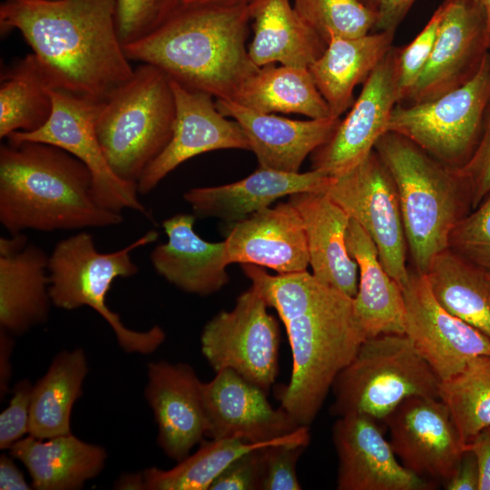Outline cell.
Wrapping results in <instances>:
<instances>
[{
    "mask_svg": "<svg viewBox=\"0 0 490 490\" xmlns=\"http://www.w3.org/2000/svg\"><path fill=\"white\" fill-rule=\"evenodd\" d=\"M439 304L490 338V277L450 250L435 257L426 273Z\"/></svg>",
    "mask_w": 490,
    "mask_h": 490,
    "instance_id": "obj_33",
    "label": "cell"
},
{
    "mask_svg": "<svg viewBox=\"0 0 490 490\" xmlns=\"http://www.w3.org/2000/svg\"><path fill=\"white\" fill-rule=\"evenodd\" d=\"M147 377L144 394L157 424V443L180 462L206 436L202 382L188 364L165 360L150 362Z\"/></svg>",
    "mask_w": 490,
    "mask_h": 490,
    "instance_id": "obj_20",
    "label": "cell"
},
{
    "mask_svg": "<svg viewBox=\"0 0 490 490\" xmlns=\"http://www.w3.org/2000/svg\"><path fill=\"white\" fill-rule=\"evenodd\" d=\"M87 373V358L81 348L54 357L45 374L33 385L30 436L47 439L72 433V409L83 394Z\"/></svg>",
    "mask_w": 490,
    "mask_h": 490,
    "instance_id": "obj_31",
    "label": "cell"
},
{
    "mask_svg": "<svg viewBox=\"0 0 490 490\" xmlns=\"http://www.w3.org/2000/svg\"><path fill=\"white\" fill-rule=\"evenodd\" d=\"M305 229L309 262L313 276L349 298L358 286V266L347 247L350 218L325 191L289 196Z\"/></svg>",
    "mask_w": 490,
    "mask_h": 490,
    "instance_id": "obj_24",
    "label": "cell"
},
{
    "mask_svg": "<svg viewBox=\"0 0 490 490\" xmlns=\"http://www.w3.org/2000/svg\"><path fill=\"white\" fill-rule=\"evenodd\" d=\"M401 464L423 478L448 481L466 446L446 405L437 397L413 396L384 421Z\"/></svg>",
    "mask_w": 490,
    "mask_h": 490,
    "instance_id": "obj_15",
    "label": "cell"
},
{
    "mask_svg": "<svg viewBox=\"0 0 490 490\" xmlns=\"http://www.w3.org/2000/svg\"><path fill=\"white\" fill-rule=\"evenodd\" d=\"M93 189L90 170L62 148L33 141L0 147V222L11 235L121 224L122 213L98 204Z\"/></svg>",
    "mask_w": 490,
    "mask_h": 490,
    "instance_id": "obj_4",
    "label": "cell"
},
{
    "mask_svg": "<svg viewBox=\"0 0 490 490\" xmlns=\"http://www.w3.org/2000/svg\"><path fill=\"white\" fill-rule=\"evenodd\" d=\"M490 103V51L476 75L436 99L397 103L388 131L415 142L441 162L459 169L474 153Z\"/></svg>",
    "mask_w": 490,
    "mask_h": 490,
    "instance_id": "obj_9",
    "label": "cell"
},
{
    "mask_svg": "<svg viewBox=\"0 0 490 490\" xmlns=\"http://www.w3.org/2000/svg\"><path fill=\"white\" fill-rule=\"evenodd\" d=\"M374 150L395 181L414 270L426 274L470 205L466 184L456 168L395 132H385Z\"/></svg>",
    "mask_w": 490,
    "mask_h": 490,
    "instance_id": "obj_5",
    "label": "cell"
},
{
    "mask_svg": "<svg viewBox=\"0 0 490 490\" xmlns=\"http://www.w3.org/2000/svg\"><path fill=\"white\" fill-rule=\"evenodd\" d=\"M488 275H489V277H490V272H488Z\"/></svg>",
    "mask_w": 490,
    "mask_h": 490,
    "instance_id": "obj_53",
    "label": "cell"
},
{
    "mask_svg": "<svg viewBox=\"0 0 490 490\" xmlns=\"http://www.w3.org/2000/svg\"><path fill=\"white\" fill-rule=\"evenodd\" d=\"M484 9L485 15L486 42L490 50V0H476Z\"/></svg>",
    "mask_w": 490,
    "mask_h": 490,
    "instance_id": "obj_52",
    "label": "cell"
},
{
    "mask_svg": "<svg viewBox=\"0 0 490 490\" xmlns=\"http://www.w3.org/2000/svg\"><path fill=\"white\" fill-rule=\"evenodd\" d=\"M394 36V32L377 31L358 37H332L309 65L332 117L340 118L351 107L355 87L367 80L390 51Z\"/></svg>",
    "mask_w": 490,
    "mask_h": 490,
    "instance_id": "obj_28",
    "label": "cell"
},
{
    "mask_svg": "<svg viewBox=\"0 0 490 490\" xmlns=\"http://www.w3.org/2000/svg\"><path fill=\"white\" fill-rule=\"evenodd\" d=\"M232 101L262 113H298L309 119L331 116L307 67L275 64L260 67L240 86Z\"/></svg>",
    "mask_w": 490,
    "mask_h": 490,
    "instance_id": "obj_32",
    "label": "cell"
},
{
    "mask_svg": "<svg viewBox=\"0 0 490 490\" xmlns=\"http://www.w3.org/2000/svg\"><path fill=\"white\" fill-rule=\"evenodd\" d=\"M325 192L368 233L384 269L403 289L409 269L399 200L393 177L377 152L373 150L351 170L331 176Z\"/></svg>",
    "mask_w": 490,
    "mask_h": 490,
    "instance_id": "obj_10",
    "label": "cell"
},
{
    "mask_svg": "<svg viewBox=\"0 0 490 490\" xmlns=\"http://www.w3.org/2000/svg\"><path fill=\"white\" fill-rule=\"evenodd\" d=\"M438 397L448 407L466 446L490 426V355L473 358L459 373L441 381Z\"/></svg>",
    "mask_w": 490,
    "mask_h": 490,
    "instance_id": "obj_36",
    "label": "cell"
},
{
    "mask_svg": "<svg viewBox=\"0 0 490 490\" xmlns=\"http://www.w3.org/2000/svg\"><path fill=\"white\" fill-rule=\"evenodd\" d=\"M480 473L475 456L466 450L452 477L446 481L447 490H478Z\"/></svg>",
    "mask_w": 490,
    "mask_h": 490,
    "instance_id": "obj_46",
    "label": "cell"
},
{
    "mask_svg": "<svg viewBox=\"0 0 490 490\" xmlns=\"http://www.w3.org/2000/svg\"><path fill=\"white\" fill-rule=\"evenodd\" d=\"M428 62L403 102L436 99L472 80L489 52L485 15L476 0H445ZM402 102V103H403Z\"/></svg>",
    "mask_w": 490,
    "mask_h": 490,
    "instance_id": "obj_16",
    "label": "cell"
},
{
    "mask_svg": "<svg viewBox=\"0 0 490 490\" xmlns=\"http://www.w3.org/2000/svg\"><path fill=\"white\" fill-rule=\"evenodd\" d=\"M266 395L262 388L231 369L216 372L212 380L201 383L206 436L262 443L289 435L301 426L282 407L273 408Z\"/></svg>",
    "mask_w": 490,
    "mask_h": 490,
    "instance_id": "obj_19",
    "label": "cell"
},
{
    "mask_svg": "<svg viewBox=\"0 0 490 490\" xmlns=\"http://www.w3.org/2000/svg\"><path fill=\"white\" fill-rule=\"evenodd\" d=\"M378 421L363 414L338 416L332 427L338 490H431L432 481L398 462Z\"/></svg>",
    "mask_w": 490,
    "mask_h": 490,
    "instance_id": "obj_18",
    "label": "cell"
},
{
    "mask_svg": "<svg viewBox=\"0 0 490 490\" xmlns=\"http://www.w3.org/2000/svg\"><path fill=\"white\" fill-rule=\"evenodd\" d=\"M48 264L49 256L32 243L0 255V328L21 335L48 319Z\"/></svg>",
    "mask_w": 490,
    "mask_h": 490,
    "instance_id": "obj_30",
    "label": "cell"
},
{
    "mask_svg": "<svg viewBox=\"0 0 490 490\" xmlns=\"http://www.w3.org/2000/svg\"><path fill=\"white\" fill-rule=\"evenodd\" d=\"M194 214L166 219L168 241L157 245L150 259L156 272L180 289L200 296L213 294L228 282L225 241L210 242L194 230Z\"/></svg>",
    "mask_w": 490,
    "mask_h": 490,
    "instance_id": "obj_25",
    "label": "cell"
},
{
    "mask_svg": "<svg viewBox=\"0 0 490 490\" xmlns=\"http://www.w3.org/2000/svg\"><path fill=\"white\" fill-rule=\"evenodd\" d=\"M293 6L326 44L332 37H358L375 30V15L358 0H294Z\"/></svg>",
    "mask_w": 490,
    "mask_h": 490,
    "instance_id": "obj_37",
    "label": "cell"
},
{
    "mask_svg": "<svg viewBox=\"0 0 490 490\" xmlns=\"http://www.w3.org/2000/svg\"><path fill=\"white\" fill-rule=\"evenodd\" d=\"M252 0H181V5H214L222 6H235L249 5Z\"/></svg>",
    "mask_w": 490,
    "mask_h": 490,
    "instance_id": "obj_51",
    "label": "cell"
},
{
    "mask_svg": "<svg viewBox=\"0 0 490 490\" xmlns=\"http://www.w3.org/2000/svg\"><path fill=\"white\" fill-rule=\"evenodd\" d=\"M299 429V428H298ZM262 443L240 438L201 441L200 448L169 470L150 467L142 472L144 490H207L222 471L240 455L254 448L290 439L297 433Z\"/></svg>",
    "mask_w": 490,
    "mask_h": 490,
    "instance_id": "obj_35",
    "label": "cell"
},
{
    "mask_svg": "<svg viewBox=\"0 0 490 490\" xmlns=\"http://www.w3.org/2000/svg\"><path fill=\"white\" fill-rule=\"evenodd\" d=\"M331 176L318 171L286 172L259 167L232 183L192 188L183 195L195 216L214 217L230 223L270 207L284 196L305 191H325Z\"/></svg>",
    "mask_w": 490,
    "mask_h": 490,
    "instance_id": "obj_23",
    "label": "cell"
},
{
    "mask_svg": "<svg viewBox=\"0 0 490 490\" xmlns=\"http://www.w3.org/2000/svg\"><path fill=\"white\" fill-rule=\"evenodd\" d=\"M172 86L176 106L172 135L138 181V191L143 195L182 162L199 154L222 149L250 151L241 126L218 110L212 95L172 80Z\"/></svg>",
    "mask_w": 490,
    "mask_h": 490,
    "instance_id": "obj_17",
    "label": "cell"
},
{
    "mask_svg": "<svg viewBox=\"0 0 490 490\" xmlns=\"http://www.w3.org/2000/svg\"><path fill=\"white\" fill-rule=\"evenodd\" d=\"M268 304L251 287L204 326L201 352L218 372L231 369L268 392L278 373L279 325L268 313Z\"/></svg>",
    "mask_w": 490,
    "mask_h": 490,
    "instance_id": "obj_11",
    "label": "cell"
},
{
    "mask_svg": "<svg viewBox=\"0 0 490 490\" xmlns=\"http://www.w3.org/2000/svg\"><path fill=\"white\" fill-rule=\"evenodd\" d=\"M347 247L358 266L353 309L366 338L405 334L403 290L384 269L371 238L352 219L347 231Z\"/></svg>",
    "mask_w": 490,
    "mask_h": 490,
    "instance_id": "obj_26",
    "label": "cell"
},
{
    "mask_svg": "<svg viewBox=\"0 0 490 490\" xmlns=\"http://www.w3.org/2000/svg\"><path fill=\"white\" fill-rule=\"evenodd\" d=\"M33 385L27 379L16 383L7 407L0 414V448L10 449L29 431Z\"/></svg>",
    "mask_w": 490,
    "mask_h": 490,
    "instance_id": "obj_44",
    "label": "cell"
},
{
    "mask_svg": "<svg viewBox=\"0 0 490 490\" xmlns=\"http://www.w3.org/2000/svg\"><path fill=\"white\" fill-rule=\"evenodd\" d=\"M14 457L9 455L0 456V489L1 490H29L32 485L25 481L23 473L17 467Z\"/></svg>",
    "mask_w": 490,
    "mask_h": 490,
    "instance_id": "obj_48",
    "label": "cell"
},
{
    "mask_svg": "<svg viewBox=\"0 0 490 490\" xmlns=\"http://www.w3.org/2000/svg\"><path fill=\"white\" fill-rule=\"evenodd\" d=\"M448 250L490 272V193L463 216L448 238Z\"/></svg>",
    "mask_w": 490,
    "mask_h": 490,
    "instance_id": "obj_38",
    "label": "cell"
},
{
    "mask_svg": "<svg viewBox=\"0 0 490 490\" xmlns=\"http://www.w3.org/2000/svg\"><path fill=\"white\" fill-rule=\"evenodd\" d=\"M441 380L406 334L366 338L335 377L333 416L363 414L384 422L406 398L437 397Z\"/></svg>",
    "mask_w": 490,
    "mask_h": 490,
    "instance_id": "obj_8",
    "label": "cell"
},
{
    "mask_svg": "<svg viewBox=\"0 0 490 490\" xmlns=\"http://www.w3.org/2000/svg\"><path fill=\"white\" fill-rule=\"evenodd\" d=\"M116 489L144 490L142 472L125 474L120 476L115 484Z\"/></svg>",
    "mask_w": 490,
    "mask_h": 490,
    "instance_id": "obj_50",
    "label": "cell"
},
{
    "mask_svg": "<svg viewBox=\"0 0 490 490\" xmlns=\"http://www.w3.org/2000/svg\"><path fill=\"white\" fill-rule=\"evenodd\" d=\"M175 114L172 80L148 64L135 67L132 78L100 103L95 132L116 176L138 183L170 142Z\"/></svg>",
    "mask_w": 490,
    "mask_h": 490,
    "instance_id": "obj_6",
    "label": "cell"
},
{
    "mask_svg": "<svg viewBox=\"0 0 490 490\" xmlns=\"http://www.w3.org/2000/svg\"><path fill=\"white\" fill-rule=\"evenodd\" d=\"M309 441V430L306 426L298 436L265 447L261 490L301 489L296 466Z\"/></svg>",
    "mask_w": 490,
    "mask_h": 490,
    "instance_id": "obj_40",
    "label": "cell"
},
{
    "mask_svg": "<svg viewBox=\"0 0 490 490\" xmlns=\"http://www.w3.org/2000/svg\"><path fill=\"white\" fill-rule=\"evenodd\" d=\"M402 290L405 334L441 381L459 373L473 358L490 355V338L445 309L426 274L409 270Z\"/></svg>",
    "mask_w": 490,
    "mask_h": 490,
    "instance_id": "obj_14",
    "label": "cell"
},
{
    "mask_svg": "<svg viewBox=\"0 0 490 490\" xmlns=\"http://www.w3.org/2000/svg\"><path fill=\"white\" fill-rule=\"evenodd\" d=\"M181 5V0H116V23L123 46L149 34Z\"/></svg>",
    "mask_w": 490,
    "mask_h": 490,
    "instance_id": "obj_39",
    "label": "cell"
},
{
    "mask_svg": "<svg viewBox=\"0 0 490 490\" xmlns=\"http://www.w3.org/2000/svg\"><path fill=\"white\" fill-rule=\"evenodd\" d=\"M218 110L243 129L259 167L299 172L304 160L327 142L340 118L291 120L250 110L232 100L215 99Z\"/></svg>",
    "mask_w": 490,
    "mask_h": 490,
    "instance_id": "obj_22",
    "label": "cell"
},
{
    "mask_svg": "<svg viewBox=\"0 0 490 490\" xmlns=\"http://www.w3.org/2000/svg\"><path fill=\"white\" fill-rule=\"evenodd\" d=\"M0 30L21 33L54 89L96 103L134 73L118 34L116 0H5Z\"/></svg>",
    "mask_w": 490,
    "mask_h": 490,
    "instance_id": "obj_2",
    "label": "cell"
},
{
    "mask_svg": "<svg viewBox=\"0 0 490 490\" xmlns=\"http://www.w3.org/2000/svg\"><path fill=\"white\" fill-rule=\"evenodd\" d=\"M158 236L157 231L150 230L134 242L109 253L97 250L93 235L86 231L60 240L49 256L52 303L66 310L87 306L108 323L124 351L152 353L165 339L163 329L159 326L145 331L127 328L107 306L106 296L115 279L132 277L138 272L131 252L154 242Z\"/></svg>",
    "mask_w": 490,
    "mask_h": 490,
    "instance_id": "obj_7",
    "label": "cell"
},
{
    "mask_svg": "<svg viewBox=\"0 0 490 490\" xmlns=\"http://www.w3.org/2000/svg\"><path fill=\"white\" fill-rule=\"evenodd\" d=\"M10 455L27 469L36 490H77L96 477L108 457L104 447L72 433L47 439L23 437Z\"/></svg>",
    "mask_w": 490,
    "mask_h": 490,
    "instance_id": "obj_27",
    "label": "cell"
},
{
    "mask_svg": "<svg viewBox=\"0 0 490 490\" xmlns=\"http://www.w3.org/2000/svg\"><path fill=\"white\" fill-rule=\"evenodd\" d=\"M442 15L443 7L440 5L418 34L408 44L398 49L397 78L400 103L405 100L428 62Z\"/></svg>",
    "mask_w": 490,
    "mask_h": 490,
    "instance_id": "obj_41",
    "label": "cell"
},
{
    "mask_svg": "<svg viewBox=\"0 0 490 490\" xmlns=\"http://www.w3.org/2000/svg\"><path fill=\"white\" fill-rule=\"evenodd\" d=\"M224 241L229 264H252L278 274L305 271L309 265L304 225L290 201L234 222Z\"/></svg>",
    "mask_w": 490,
    "mask_h": 490,
    "instance_id": "obj_21",
    "label": "cell"
},
{
    "mask_svg": "<svg viewBox=\"0 0 490 490\" xmlns=\"http://www.w3.org/2000/svg\"><path fill=\"white\" fill-rule=\"evenodd\" d=\"M0 393L1 398L9 389V382L12 377L11 355L14 348V340L10 333L0 328Z\"/></svg>",
    "mask_w": 490,
    "mask_h": 490,
    "instance_id": "obj_49",
    "label": "cell"
},
{
    "mask_svg": "<svg viewBox=\"0 0 490 490\" xmlns=\"http://www.w3.org/2000/svg\"><path fill=\"white\" fill-rule=\"evenodd\" d=\"M248 5L253 29L248 51L258 67L279 63L309 68L325 51L327 44L290 0H252Z\"/></svg>",
    "mask_w": 490,
    "mask_h": 490,
    "instance_id": "obj_29",
    "label": "cell"
},
{
    "mask_svg": "<svg viewBox=\"0 0 490 490\" xmlns=\"http://www.w3.org/2000/svg\"><path fill=\"white\" fill-rule=\"evenodd\" d=\"M53 90L34 54L5 68L0 77V138L42 128L53 112Z\"/></svg>",
    "mask_w": 490,
    "mask_h": 490,
    "instance_id": "obj_34",
    "label": "cell"
},
{
    "mask_svg": "<svg viewBox=\"0 0 490 490\" xmlns=\"http://www.w3.org/2000/svg\"><path fill=\"white\" fill-rule=\"evenodd\" d=\"M249 5H180L158 28L124 45L131 61L152 64L181 85L232 100L260 67L246 41Z\"/></svg>",
    "mask_w": 490,
    "mask_h": 490,
    "instance_id": "obj_3",
    "label": "cell"
},
{
    "mask_svg": "<svg viewBox=\"0 0 490 490\" xmlns=\"http://www.w3.org/2000/svg\"><path fill=\"white\" fill-rule=\"evenodd\" d=\"M466 450L473 452L477 460L480 473L478 490H490V426L479 431L466 445Z\"/></svg>",
    "mask_w": 490,
    "mask_h": 490,
    "instance_id": "obj_47",
    "label": "cell"
},
{
    "mask_svg": "<svg viewBox=\"0 0 490 490\" xmlns=\"http://www.w3.org/2000/svg\"><path fill=\"white\" fill-rule=\"evenodd\" d=\"M468 191L471 209L490 193V103L479 142L468 162L457 169Z\"/></svg>",
    "mask_w": 490,
    "mask_h": 490,
    "instance_id": "obj_43",
    "label": "cell"
},
{
    "mask_svg": "<svg viewBox=\"0 0 490 490\" xmlns=\"http://www.w3.org/2000/svg\"><path fill=\"white\" fill-rule=\"evenodd\" d=\"M53 112L48 122L33 132H14L6 139L17 142L49 143L68 152L90 170L93 196L103 208L121 213L129 209L145 213L138 198V185L120 179L110 168L95 132L101 103L54 89Z\"/></svg>",
    "mask_w": 490,
    "mask_h": 490,
    "instance_id": "obj_12",
    "label": "cell"
},
{
    "mask_svg": "<svg viewBox=\"0 0 490 490\" xmlns=\"http://www.w3.org/2000/svg\"><path fill=\"white\" fill-rule=\"evenodd\" d=\"M305 427L299 426L290 439L298 436ZM266 446L254 448L234 459L214 480L209 490H260Z\"/></svg>",
    "mask_w": 490,
    "mask_h": 490,
    "instance_id": "obj_42",
    "label": "cell"
},
{
    "mask_svg": "<svg viewBox=\"0 0 490 490\" xmlns=\"http://www.w3.org/2000/svg\"><path fill=\"white\" fill-rule=\"evenodd\" d=\"M398 49L393 45L363 83L358 97L330 139L310 154L312 170L332 177L347 172L361 162L388 131L393 110L400 103Z\"/></svg>",
    "mask_w": 490,
    "mask_h": 490,
    "instance_id": "obj_13",
    "label": "cell"
},
{
    "mask_svg": "<svg viewBox=\"0 0 490 490\" xmlns=\"http://www.w3.org/2000/svg\"><path fill=\"white\" fill-rule=\"evenodd\" d=\"M376 17L374 32L396 33L416 0H358Z\"/></svg>",
    "mask_w": 490,
    "mask_h": 490,
    "instance_id": "obj_45",
    "label": "cell"
},
{
    "mask_svg": "<svg viewBox=\"0 0 490 490\" xmlns=\"http://www.w3.org/2000/svg\"><path fill=\"white\" fill-rule=\"evenodd\" d=\"M247 278L283 322L292 352V372L278 400L299 426L317 416L339 371L367 338L353 299L325 285L307 270L270 275L240 264Z\"/></svg>",
    "mask_w": 490,
    "mask_h": 490,
    "instance_id": "obj_1",
    "label": "cell"
}]
</instances>
